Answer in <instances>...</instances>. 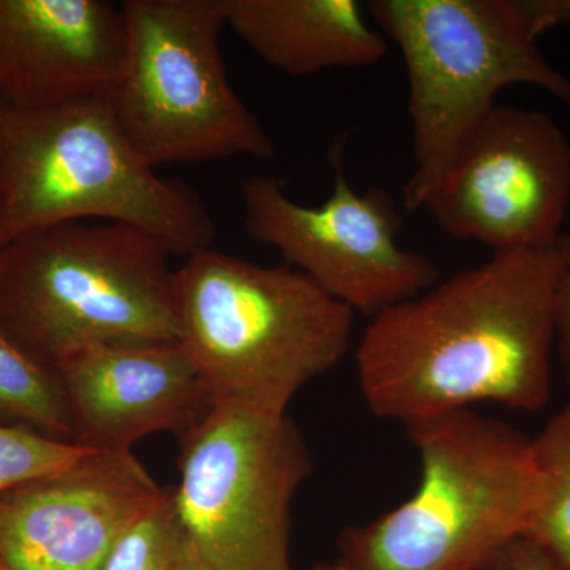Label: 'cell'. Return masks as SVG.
Here are the masks:
<instances>
[{
    "instance_id": "obj_17",
    "label": "cell",
    "mask_w": 570,
    "mask_h": 570,
    "mask_svg": "<svg viewBox=\"0 0 570 570\" xmlns=\"http://www.w3.org/2000/svg\"><path fill=\"white\" fill-rule=\"evenodd\" d=\"M102 570H208L176 513L171 487L124 534Z\"/></svg>"
},
{
    "instance_id": "obj_2",
    "label": "cell",
    "mask_w": 570,
    "mask_h": 570,
    "mask_svg": "<svg viewBox=\"0 0 570 570\" xmlns=\"http://www.w3.org/2000/svg\"><path fill=\"white\" fill-rule=\"evenodd\" d=\"M174 296L176 340L213 407L287 414L351 347L354 311L288 265L208 247L175 269Z\"/></svg>"
},
{
    "instance_id": "obj_12",
    "label": "cell",
    "mask_w": 570,
    "mask_h": 570,
    "mask_svg": "<svg viewBox=\"0 0 570 570\" xmlns=\"http://www.w3.org/2000/svg\"><path fill=\"white\" fill-rule=\"evenodd\" d=\"M73 442L100 453L132 452L156 433L184 436L212 397L178 341L97 344L58 365Z\"/></svg>"
},
{
    "instance_id": "obj_13",
    "label": "cell",
    "mask_w": 570,
    "mask_h": 570,
    "mask_svg": "<svg viewBox=\"0 0 570 570\" xmlns=\"http://www.w3.org/2000/svg\"><path fill=\"white\" fill-rule=\"evenodd\" d=\"M126 50L107 0H0V102L48 110L108 99Z\"/></svg>"
},
{
    "instance_id": "obj_10",
    "label": "cell",
    "mask_w": 570,
    "mask_h": 570,
    "mask_svg": "<svg viewBox=\"0 0 570 570\" xmlns=\"http://www.w3.org/2000/svg\"><path fill=\"white\" fill-rule=\"evenodd\" d=\"M570 205V142L547 112L497 105L423 209L442 232L491 253L550 249Z\"/></svg>"
},
{
    "instance_id": "obj_16",
    "label": "cell",
    "mask_w": 570,
    "mask_h": 570,
    "mask_svg": "<svg viewBox=\"0 0 570 570\" xmlns=\"http://www.w3.org/2000/svg\"><path fill=\"white\" fill-rule=\"evenodd\" d=\"M534 504L527 535L557 570H570V400L531 438Z\"/></svg>"
},
{
    "instance_id": "obj_3",
    "label": "cell",
    "mask_w": 570,
    "mask_h": 570,
    "mask_svg": "<svg viewBox=\"0 0 570 570\" xmlns=\"http://www.w3.org/2000/svg\"><path fill=\"white\" fill-rule=\"evenodd\" d=\"M75 220L132 225L186 257L216 239L200 194L142 159L107 99L48 110L0 102V247Z\"/></svg>"
},
{
    "instance_id": "obj_22",
    "label": "cell",
    "mask_w": 570,
    "mask_h": 570,
    "mask_svg": "<svg viewBox=\"0 0 570 570\" xmlns=\"http://www.w3.org/2000/svg\"><path fill=\"white\" fill-rule=\"evenodd\" d=\"M505 557V554H504ZM478 570H509L508 564H505L504 558H502L501 561L493 562V564L485 566V568L478 569Z\"/></svg>"
},
{
    "instance_id": "obj_15",
    "label": "cell",
    "mask_w": 570,
    "mask_h": 570,
    "mask_svg": "<svg viewBox=\"0 0 570 570\" xmlns=\"http://www.w3.org/2000/svg\"><path fill=\"white\" fill-rule=\"evenodd\" d=\"M0 425L73 442L59 367L26 346L0 318ZM75 444V442H73Z\"/></svg>"
},
{
    "instance_id": "obj_6",
    "label": "cell",
    "mask_w": 570,
    "mask_h": 570,
    "mask_svg": "<svg viewBox=\"0 0 570 570\" xmlns=\"http://www.w3.org/2000/svg\"><path fill=\"white\" fill-rule=\"evenodd\" d=\"M365 9L406 66L407 212L423 209L502 89L534 86L570 107V78L540 52L523 0H370Z\"/></svg>"
},
{
    "instance_id": "obj_20",
    "label": "cell",
    "mask_w": 570,
    "mask_h": 570,
    "mask_svg": "<svg viewBox=\"0 0 570 570\" xmlns=\"http://www.w3.org/2000/svg\"><path fill=\"white\" fill-rule=\"evenodd\" d=\"M509 570H557L530 539L517 540L504 557Z\"/></svg>"
},
{
    "instance_id": "obj_19",
    "label": "cell",
    "mask_w": 570,
    "mask_h": 570,
    "mask_svg": "<svg viewBox=\"0 0 570 570\" xmlns=\"http://www.w3.org/2000/svg\"><path fill=\"white\" fill-rule=\"evenodd\" d=\"M560 279L557 292V352L566 384L570 390V234H562L557 245Z\"/></svg>"
},
{
    "instance_id": "obj_23",
    "label": "cell",
    "mask_w": 570,
    "mask_h": 570,
    "mask_svg": "<svg viewBox=\"0 0 570 570\" xmlns=\"http://www.w3.org/2000/svg\"><path fill=\"white\" fill-rule=\"evenodd\" d=\"M0 570H9L6 564H3L2 560H0Z\"/></svg>"
},
{
    "instance_id": "obj_11",
    "label": "cell",
    "mask_w": 570,
    "mask_h": 570,
    "mask_svg": "<svg viewBox=\"0 0 570 570\" xmlns=\"http://www.w3.org/2000/svg\"><path fill=\"white\" fill-rule=\"evenodd\" d=\"M165 489L132 452H92L0 497V560L9 570H102Z\"/></svg>"
},
{
    "instance_id": "obj_18",
    "label": "cell",
    "mask_w": 570,
    "mask_h": 570,
    "mask_svg": "<svg viewBox=\"0 0 570 570\" xmlns=\"http://www.w3.org/2000/svg\"><path fill=\"white\" fill-rule=\"evenodd\" d=\"M89 453L73 442L0 425V497L21 483L73 466Z\"/></svg>"
},
{
    "instance_id": "obj_14",
    "label": "cell",
    "mask_w": 570,
    "mask_h": 570,
    "mask_svg": "<svg viewBox=\"0 0 570 570\" xmlns=\"http://www.w3.org/2000/svg\"><path fill=\"white\" fill-rule=\"evenodd\" d=\"M223 7L225 26L288 77L366 69L389 52L356 0H223Z\"/></svg>"
},
{
    "instance_id": "obj_21",
    "label": "cell",
    "mask_w": 570,
    "mask_h": 570,
    "mask_svg": "<svg viewBox=\"0 0 570 570\" xmlns=\"http://www.w3.org/2000/svg\"><path fill=\"white\" fill-rule=\"evenodd\" d=\"M307 570H343V569H341V566L337 564L336 561H333V562H318V564L313 566V568H309Z\"/></svg>"
},
{
    "instance_id": "obj_8",
    "label": "cell",
    "mask_w": 570,
    "mask_h": 570,
    "mask_svg": "<svg viewBox=\"0 0 570 570\" xmlns=\"http://www.w3.org/2000/svg\"><path fill=\"white\" fill-rule=\"evenodd\" d=\"M171 499L208 570H294L292 505L313 471L294 420L212 407L179 438Z\"/></svg>"
},
{
    "instance_id": "obj_9",
    "label": "cell",
    "mask_w": 570,
    "mask_h": 570,
    "mask_svg": "<svg viewBox=\"0 0 570 570\" xmlns=\"http://www.w3.org/2000/svg\"><path fill=\"white\" fill-rule=\"evenodd\" d=\"M335 184L324 204H296L268 176L242 183L247 234L275 247L288 266L309 277L348 309L377 316L439 283L426 255L400 243L403 217L381 187L356 193L348 184L343 146L332 153Z\"/></svg>"
},
{
    "instance_id": "obj_5",
    "label": "cell",
    "mask_w": 570,
    "mask_h": 570,
    "mask_svg": "<svg viewBox=\"0 0 570 570\" xmlns=\"http://www.w3.org/2000/svg\"><path fill=\"white\" fill-rule=\"evenodd\" d=\"M174 255L132 225L75 220L0 247V318L58 366L97 344L178 341Z\"/></svg>"
},
{
    "instance_id": "obj_4",
    "label": "cell",
    "mask_w": 570,
    "mask_h": 570,
    "mask_svg": "<svg viewBox=\"0 0 570 570\" xmlns=\"http://www.w3.org/2000/svg\"><path fill=\"white\" fill-rule=\"evenodd\" d=\"M417 450L411 498L337 539L343 570H478L530 528L531 438L472 409L404 426Z\"/></svg>"
},
{
    "instance_id": "obj_7",
    "label": "cell",
    "mask_w": 570,
    "mask_h": 570,
    "mask_svg": "<svg viewBox=\"0 0 570 570\" xmlns=\"http://www.w3.org/2000/svg\"><path fill=\"white\" fill-rule=\"evenodd\" d=\"M121 10L126 50L107 100L146 163L275 157L264 124L228 80L223 0H126Z\"/></svg>"
},
{
    "instance_id": "obj_1",
    "label": "cell",
    "mask_w": 570,
    "mask_h": 570,
    "mask_svg": "<svg viewBox=\"0 0 570 570\" xmlns=\"http://www.w3.org/2000/svg\"><path fill=\"white\" fill-rule=\"evenodd\" d=\"M558 279L557 246L491 254L371 317L355 352L366 406L404 426L483 403L546 407Z\"/></svg>"
}]
</instances>
